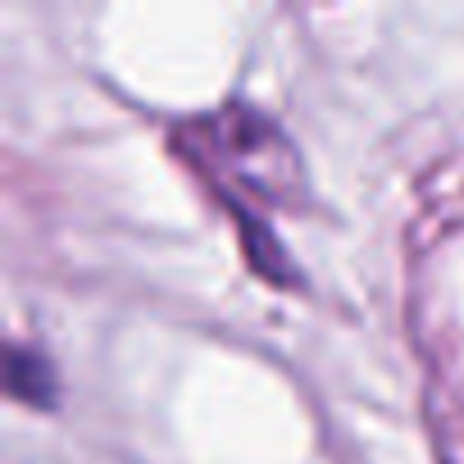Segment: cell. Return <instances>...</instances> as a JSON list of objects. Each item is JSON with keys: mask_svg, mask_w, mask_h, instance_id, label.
Returning a JSON list of instances; mask_svg holds the SVG:
<instances>
[{"mask_svg": "<svg viewBox=\"0 0 464 464\" xmlns=\"http://www.w3.org/2000/svg\"><path fill=\"white\" fill-rule=\"evenodd\" d=\"M178 146L187 155H209L218 182H237L256 191L260 200H292L296 187V155L287 137L246 105L218 110L191 128L178 132Z\"/></svg>", "mask_w": 464, "mask_h": 464, "instance_id": "1", "label": "cell"}, {"mask_svg": "<svg viewBox=\"0 0 464 464\" xmlns=\"http://www.w3.org/2000/svg\"><path fill=\"white\" fill-rule=\"evenodd\" d=\"M10 392L24 401V405H55V392H60V382H55V369H51V360L42 355V351H24V346H14L10 351Z\"/></svg>", "mask_w": 464, "mask_h": 464, "instance_id": "2", "label": "cell"}]
</instances>
